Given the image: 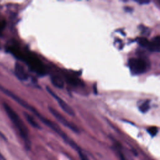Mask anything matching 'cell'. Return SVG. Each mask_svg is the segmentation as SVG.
<instances>
[{
    "instance_id": "cell-1",
    "label": "cell",
    "mask_w": 160,
    "mask_h": 160,
    "mask_svg": "<svg viewBox=\"0 0 160 160\" xmlns=\"http://www.w3.org/2000/svg\"><path fill=\"white\" fill-rule=\"evenodd\" d=\"M0 90L2 91V92H4L6 94H7V96H8L11 98L13 99L15 101L18 102L19 104H21L22 107L25 108L26 109H28L29 111L32 112L33 114H34L43 123H44L47 126H48L49 128H51L52 130H53L55 132H56L59 136H60L67 143H68L73 148L76 149L77 151H78L79 149L78 148V146L76 144V143H74L70 138H69V137L55 123H54L53 122H52L50 120H49V119H46V118H44L42 115H41L33 107L30 106L28 103H27L26 101H24L23 99H22L19 97H18L17 95H16L13 92H11L9 90H8L7 89H5L4 88H3L2 86H0Z\"/></svg>"
},
{
    "instance_id": "cell-2",
    "label": "cell",
    "mask_w": 160,
    "mask_h": 160,
    "mask_svg": "<svg viewBox=\"0 0 160 160\" xmlns=\"http://www.w3.org/2000/svg\"><path fill=\"white\" fill-rule=\"evenodd\" d=\"M8 50L18 59H21L24 61L29 68L36 73L42 75L45 74V68L41 61L29 52H23L18 47L15 46H11L8 48Z\"/></svg>"
},
{
    "instance_id": "cell-3",
    "label": "cell",
    "mask_w": 160,
    "mask_h": 160,
    "mask_svg": "<svg viewBox=\"0 0 160 160\" xmlns=\"http://www.w3.org/2000/svg\"><path fill=\"white\" fill-rule=\"evenodd\" d=\"M3 106L9 119H11L14 126L17 129L19 135L23 139L26 147L29 148L31 146V142L29 140L28 129L26 126L25 124L20 118L19 115L15 112V111L12 108H11L8 104L5 102L3 103Z\"/></svg>"
},
{
    "instance_id": "cell-4",
    "label": "cell",
    "mask_w": 160,
    "mask_h": 160,
    "mask_svg": "<svg viewBox=\"0 0 160 160\" xmlns=\"http://www.w3.org/2000/svg\"><path fill=\"white\" fill-rule=\"evenodd\" d=\"M131 71L136 74L142 73L146 69V62L141 59H131L129 61Z\"/></svg>"
},
{
    "instance_id": "cell-5",
    "label": "cell",
    "mask_w": 160,
    "mask_h": 160,
    "mask_svg": "<svg viewBox=\"0 0 160 160\" xmlns=\"http://www.w3.org/2000/svg\"><path fill=\"white\" fill-rule=\"evenodd\" d=\"M49 110L51 112V113L61 122L62 123L64 126H66L67 128H68L69 129H70L71 130L73 131L74 132H79L78 128L72 123H71V122H69V121H68L62 115H61V114H60L58 111H57L55 109L49 107Z\"/></svg>"
},
{
    "instance_id": "cell-6",
    "label": "cell",
    "mask_w": 160,
    "mask_h": 160,
    "mask_svg": "<svg viewBox=\"0 0 160 160\" xmlns=\"http://www.w3.org/2000/svg\"><path fill=\"white\" fill-rule=\"evenodd\" d=\"M46 89H47V91L56 99V101L58 102V104H59L60 107L64 110V112H66L67 114H68L69 115H70L71 116H74V112L73 109L64 100H62L58 95H56L49 87H46Z\"/></svg>"
},
{
    "instance_id": "cell-7",
    "label": "cell",
    "mask_w": 160,
    "mask_h": 160,
    "mask_svg": "<svg viewBox=\"0 0 160 160\" xmlns=\"http://www.w3.org/2000/svg\"><path fill=\"white\" fill-rule=\"evenodd\" d=\"M14 72L17 78L22 81H26L28 78V74L26 72L24 66L19 62H16L14 67Z\"/></svg>"
},
{
    "instance_id": "cell-8",
    "label": "cell",
    "mask_w": 160,
    "mask_h": 160,
    "mask_svg": "<svg viewBox=\"0 0 160 160\" xmlns=\"http://www.w3.org/2000/svg\"><path fill=\"white\" fill-rule=\"evenodd\" d=\"M148 49L151 51H160V36H156L149 42Z\"/></svg>"
},
{
    "instance_id": "cell-9",
    "label": "cell",
    "mask_w": 160,
    "mask_h": 160,
    "mask_svg": "<svg viewBox=\"0 0 160 160\" xmlns=\"http://www.w3.org/2000/svg\"><path fill=\"white\" fill-rule=\"evenodd\" d=\"M51 81L52 84L58 88H62L64 87V80L58 74H54L51 76Z\"/></svg>"
},
{
    "instance_id": "cell-10",
    "label": "cell",
    "mask_w": 160,
    "mask_h": 160,
    "mask_svg": "<svg viewBox=\"0 0 160 160\" xmlns=\"http://www.w3.org/2000/svg\"><path fill=\"white\" fill-rule=\"evenodd\" d=\"M65 78L68 82L73 86H82V82L76 77L67 74L65 76Z\"/></svg>"
},
{
    "instance_id": "cell-11",
    "label": "cell",
    "mask_w": 160,
    "mask_h": 160,
    "mask_svg": "<svg viewBox=\"0 0 160 160\" xmlns=\"http://www.w3.org/2000/svg\"><path fill=\"white\" fill-rule=\"evenodd\" d=\"M24 117L26 118V119H27V121H28V122L33 127L36 128H40V126L38 124V123L35 121V119L33 118L32 116H31V115L26 113V112H24Z\"/></svg>"
},
{
    "instance_id": "cell-12",
    "label": "cell",
    "mask_w": 160,
    "mask_h": 160,
    "mask_svg": "<svg viewBox=\"0 0 160 160\" xmlns=\"http://www.w3.org/2000/svg\"><path fill=\"white\" fill-rule=\"evenodd\" d=\"M138 41L139 44L141 46L145 47V48H148V46L149 44V42L148 41V40L146 38H144V37L139 38Z\"/></svg>"
},
{
    "instance_id": "cell-13",
    "label": "cell",
    "mask_w": 160,
    "mask_h": 160,
    "mask_svg": "<svg viewBox=\"0 0 160 160\" xmlns=\"http://www.w3.org/2000/svg\"><path fill=\"white\" fill-rule=\"evenodd\" d=\"M149 101H145L139 107V110L142 112H146L149 110Z\"/></svg>"
},
{
    "instance_id": "cell-14",
    "label": "cell",
    "mask_w": 160,
    "mask_h": 160,
    "mask_svg": "<svg viewBox=\"0 0 160 160\" xmlns=\"http://www.w3.org/2000/svg\"><path fill=\"white\" fill-rule=\"evenodd\" d=\"M148 131L152 136H154L158 132V128L155 126H151L148 129Z\"/></svg>"
},
{
    "instance_id": "cell-15",
    "label": "cell",
    "mask_w": 160,
    "mask_h": 160,
    "mask_svg": "<svg viewBox=\"0 0 160 160\" xmlns=\"http://www.w3.org/2000/svg\"><path fill=\"white\" fill-rule=\"evenodd\" d=\"M78 152V154H79V158L81 159V160H89L88 157L82 151L79 150Z\"/></svg>"
},
{
    "instance_id": "cell-16",
    "label": "cell",
    "mask_w": 160,
    "mask_h": 160,
    "mask_svg": "<svg viewBox=\"0 0 160 160\" xmlns=\"http://www.w3.org/2000/svg\"><path fill=\"white\" fill-rule=\"evenodd\" d=\"M138 3L141 4H148L149 3L150 1H147V0H139V1H136Z\"/></svg>"
},
{
    "instance_id": "cell-17",
    "label": "cell",
    "mask_w": 160,
    "mask_h": 160,
    "mask_svg": "<svg viewBox=\"0 0 160 160\" xmlns=\"http://www.w3.org/2000/svg\"><path fill=\"white\" fill-rule=\"evenodd\" d=\"M0 160H6V158H5L4 156L1 152V151H0Z\"/></svg>"
}]
</instances>
